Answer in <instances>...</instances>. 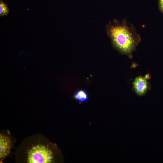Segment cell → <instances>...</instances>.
<instances>
[{
	"label": "cell",
	"instance_id": "obj_6",
	"mask_svg": "<svg viewBox=\"0 0 163 163\" xmlns=\"http://www.w3.org/2000/svg\"><path fill=\"white\" fill-rule=\"evenodd\" d=\"M9 13V9L7 5L2 0L0 1V16H5L8 15Z\"/></svg>",
	"mask_w": 163,
	"mask_h": 163
},
{
	"label": "cell",
	"instance_id": "obj_1",
	"mask_svg": "<svg viewBox=\"0 0 163 163\" xmlns=\"http://www.w3.org/2000/svg\"><path fill=\"white\" fill-rule=\"evenodd\" d=\"M58 151L56 146L43 136L34 135L25 139L18 147L16 159L23 163H54Z\"/></svg>",
	"mask_w": 163,
	"mask_h": 163
},
{
	"label": "cell",
	"instance_id": "obj_5",
	"mask_svg": "<svg viewBox=\"0 0 163 163\" xmlns=\"http://www.w3.org/2000/svg\"><path fill=\"white\" fill-rule=\"evenodd\" d=\"M74 98L80 103L86 102L88 99V95L87 92L83 90L77 91L74 94Z\"/></svg>",
	"mask_w": 163,
	"mask_h": 163
},
{
	"label": "cell",
	"instance_id": "obj_8",
	"mask_svg": "<svg viewBox=\"0 0 163 163\" xmlns=\"http://www.w3.org/2000/svg\"><path fill=\"white\" fill-rule=\"evenodd\" d=\"M145 78L146 79H148L149 78V74H148L145 75Z\"/></svg>",
	"mask_w": 163,
	"mask_h": 163
},
{
	"label": "cell",
	"instance_id": "obj_3",
	"mask_svg": "<svg viewBox=\"0 0 163 163\" xmlns=\"http://www.w3.org/2000/svg\"><path fill=\"white\" fill-rule=\"evenodd\" d=\"M13 144L11 137L8 133H0V161L3 160L9 154L12 148Z\"/></svg>",
	"mask_w": 163,
	"mask_h": 163
},
{
	"label": "cell",
	"instance_id": "obj_2",
	"mask_svg": "<svg viewBox=\"0 0 163 163\" xmlns=\"http://www.w3.org/2000/svg\"><path fill=\"white\" fill-rule=\"evenodd\" d=\"M108 33L114 46L121 53L129 58L141 41L140 35L132 24L125 19L109 27Z\"/></svg>",
	"mask_w": 163,
	"mask_h": 163
},
{
	"label": "cell",
	"instance_id": "obj_7",
	"mask_svg": "<svg viewBox=\"0 0 163 163\" xmlns=\"http://www.w3.org/2000/svg\"><path fill=\"white\" fill-rule=\"evenodd\" d=\"M159 7L160 10L163 13V0H159Z\"/></svg>",
	"mask_w": 163,
	"mask_h": 163
},
{
	"label": "cell",
	"instance_id": "obj_4",
	"mask_svg": "<svg viewBox=\"0 0 163 163\" xmlns=\"http://www.w3.org/2000/svg\"><path fill=\"white\" fill-rule=\"evenodd\" d=\"M145 78L139 76L136 77L133 83L136 93L138 95L145 94L149 89V84Z\"/></svg>",
	"mask_w": 163,
	"mask_h": 163
}]
</instances>
